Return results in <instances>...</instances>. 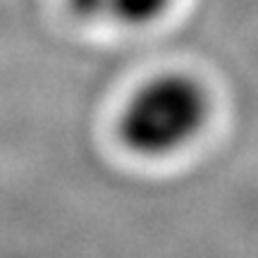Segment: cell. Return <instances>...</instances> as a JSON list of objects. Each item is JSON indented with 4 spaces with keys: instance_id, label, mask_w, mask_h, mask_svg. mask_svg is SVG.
I'll use <instances>...</instances> for the list:
<instances>
[{
    "instance_id": "cell-1",
    "label": "cell",
    "mask_w": 258,
    "mask_h": 258,
    "mask_svg": "<svg viewBox=\"0 0 258 258\" xmlns=\"http://www.w3.org/2000/svg\"><path fill=\"white\" fill-rule=\"evenodd\" d=\"M208 112V91L191 74H158L141 84L124 103L117 134L137 156H172L201 134Z\"/></svg>"
},
{
    "instance_id": "cell-2",
    "label": "cell",
    "mask_w": 258,
    "mask_h": 258,
    "mask_svg": "<svg viewBox=\"0 0 258 258\" xmlns=\"http://www.w3.org/2000/svg\"><path fill=\"white\" fill-rule=\"evenodd\" d=\"M172 0H108L105 3V17H112L129 24V27H141L148 22H156Z\"/></svg>"
},
{
    "instance_id": "cell-3",
    "label": "cell",
    "mask_w": 258,
    "mask_h": 258,
    "mask_svg": "<svg viewBox=\"0 0 258 258\" xmlns=\"http://www.w3.org/2000/svg\"><path fill=\"white\" fill-rule=\"evenodd\" d=\"M67 3H70L74 15L91 19V17H103L105 15V3L108 0H67Z\"/></svg>"
}]
</instances>
